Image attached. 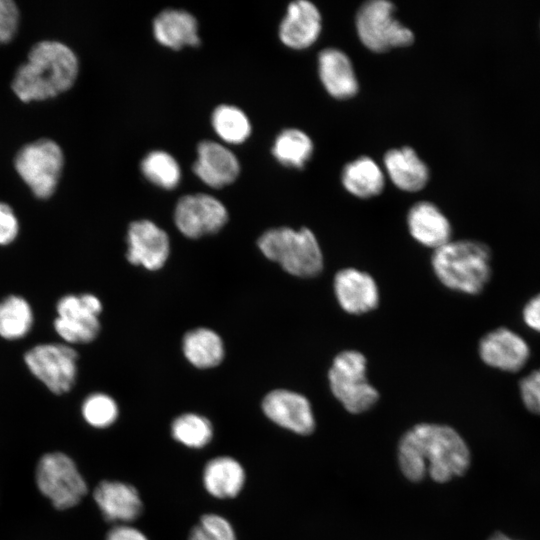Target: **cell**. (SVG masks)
<instances>
[{"instance_id": "obj_1", "label": "cell", "mask_w": 540, "mask_h": 540, "mask_svg": "<svg viewBox=\"0 0 540 540\" xmlns=\"http://www.w3.org/2000/svg\"><path fill=\"white\" fill-rule=\"evenodd\" d=\"M399 468L406 479L420 482L426 476L445 483L463 476L470 467L466 441L452 427L420 423L406 431L397 449Z\"/></svg>"}, {"instance_id": "obj_2", "label": "cell", "mask_w": 540, "mask_h": 540, "mask_svg": "<svg viewBox=\"0 0 540 540\" xmlns=\"http://www.w3.org/2000/svg\"><path fill=\"white\" fill-rule=\"evenodd\" d=\"M78 59L65 44L41 41L16 71L12 90L23 102L46 100L65 92L78 75Z\"/></svg>"}, {"instance_id": "obj_3", "label": "cell", "mask_w": 540, "mask_h": 540, "mask_svg": "<svg viewBox=\"0 0 540 540\" xmlns=\"http://www.w3.org/2000/svg\"><path fill=\"white\" fill-rule=\"evenodd\" d=\"M432 269L447 288L469 294H479L491 278V251L480 241H449L434 250Z\"/></svg>"}, {"instance_id": "obj_4", "label": "cell", "mask_w": 540, "mask_h": 540, "mask_svg": "<svg viewBox=\"0 0 540 540\" xmlns=\"http://www.w3.org/2000/svg\"><path fill=\"white\" fill-rule=\"evenodd\" d=\"M257 245L267 259L293 276L311 278L323 269L318 240L306 227L298 230L287 226L271 228L258 238Z\"/></svg>"}, {"instance_id": "obj_5", "label": "cell", "mask_w": 540, "mask_h": 540, "mask_svg": "<svg viewBox=\"0 0 540 540\" xmlns=\"http://www.w3.org/2000/svg\"><path fill=\"white\" fill-rule=\"evenodd\" d=\"M366 357L356 350L338 353L328 371L329 387L334 397L351 414H360L372 408L379 392L366 376Z\"/></svg>"}, {"instance_id": "obj_6", "label": "cell", "mask_w": 540, "mask_h": 540, "mask_svg": "<svg viewBox=\"0 0 540 540\" xmlns=\"http://www.w3.org/2000/svg\"><path fill=\"white\" fill-rule=\"evenodd\" d=\"M38 490L59 509L76 506L87 493V483L76 463L59 451L44 454L35 470Z\"/></svg>"}, {"instance_id": "obj_7", "label": "cell", "mask_w": 540, "mask_h": 540, "mask_svg": "<svg viewBox=\"0 0 540 540\" xmlns=\"http://www.w3.org/2000/svg\"><path fill=\"white\" fill-rule=\"evenodd\" d=\"M64 164L60 146L39 139L23 146L15 157V169L39 199L49 198L57 187Z\"/></svg>"}, {"instance_id": "obj_8", "label": "cell", "mask_w": 540, "mask_h": 540, "mask_svg": "<svg viewBox=\"0 0 540 540\" xmlns=\"http://www.w3.org/2000/svg\"><path fill=\"white\" fill-rule=\"evenodd\" d=\"M394 11V5L386 0L368 1L359 8L356 29L368 49L384 52L413 43V32L395 18Z\"/></svg>"}, {"instance_id": "obj_9", "label": "cell", "mask_w": 540, "mask_h": 540, "mask_svg": "<svg viewBox=\"0 0 540 540\" xmlns=\"http://www.w3.org/2000/svg\"><path fill=\"white\" fill-rule=\"evenodd\" d=\"M76 350L69 344L42 343L29 349L24 362L31 374L54 394L68 392L77 378Z\"/></svg>"}, {"instance_id": "obj_10", "label": "cell", "mask_w": 540, "mask_h": 540, "mask_svg": "<svg viewBox=\"0 0 540 540\" xmlns=\"http://www.w3.org/2000/svg\"><path fill=\"white\" fill-rule=\"evenodd\" d=\"M54 329L66 344L92 342L99 334L100 299L90 293L67 294L56 304Z\"/></svg>"}, {"instance_id": "obj_11", "label": "cell", "mask_w": 540, "mask_h": 540, "mask_svg": "<svg viewBox=\"0 0 540 540\" xmlns=\"http://www.w3.org/2000/svg\"><path fill=\"white\" fill-rule=\"evenodd\" d=\"M174 223L185 237L197 239L220 231L228 221L225 205L206 193L182 196L174 209Z\"/></svg>"}, {"instance_id": "obj_12", "label": "cell", "mask_w": 540, "mask_h": 540, "mask_svg": "<svg viewBox=\"0 0 540 540\" xmlns=\"http://www.w3.org/2000/svg\"><path fill=\"white\" fill-rule=\"evenodd\" d=\"M170 253L167 233L151 220L130 223L127 231V260L149 271L161 269Z\"/></svg>"}, {"instance_id": "obj_13", "label": "cell", "mask_w": 540, "mask_h": 540, "mask_svg": "<svg viewBox=\"0 0 540 540\" xmlns=\"http://www.w3.org/2000/svg\"><path fill=\"white\" fill-rule=\"evenodd\" d=\"M266 417L276 425L295 434L306 436L314 432L315 417L309 400L288 389L270 391L262 401Z\"/></svg>"}, {"instance_id": "obj_14", "label": "cell", "mask_w": 540, "mask_h": 540, "mask_svg": "<svg viewBox=\"0 0 540 540\" xmlns=\"http://www.w3.org/2000/svg\"><path fill=\"white\" fill-rule=\"evenodd\" d=\"M479 355L492 368L517 372L529 360L530 348L519 334L507 327H499L481 338Z\"/></svg>"}, {"instance_id": "obj_15", "label": "cell", "mask_w": 540, "mask_h": 540, "mask_svg": "<svg viewBox=\"0 0 540 540\" xmlns=\"http://www.w3.org/2000/svg\"><path fill=\"white\" fill-rule=\"evenodd\" d=\"M333 288L340 307L349 314H364L379 304V289L374 278L356 268L339 270L335 274Z\"/></svg>"}, {"instance_id": "obj_16", "label": "cell", "mask_w": 540, "mask_h": 540, "mask_svg": "<svg viewBox=\"0 0 540 540\" xmlns=\"http://www.w3.org/2000/svg\"><path fill=\"white\" fill-rule=\"evenodd\" d=\"M196 152L197 157L192 169L206 185L222 188L232 184L238 178L239 160L225 145L212 140H204L198 144Z\"/></svg>"}, {"instance_id": "obj_17", "label": "cell", "mask_w": 540, "mask_h": 540, "mask_svg": "<svg viewBox=\"0 0 540 540\" xmlns=\"http://www.w3.org/2000/svg\"><path fill=\"white\" fill-rule=\"evenodd\" d=\"M93 498L109 522L127 524L136 520L143 511L138 490L125 482L103 480L95 487Z\"/></svg>"}, {"instance_id": "obj_18", "label": "cell", "mask_w": 540, "mask_h": 540, "mask_svg": "<svg viewBox=\"0 0 540 540\" xmlns=\"http://www.w3.org/2000/svg\"><path fill=\"white\" fill-rule=\"evenodd\" d=\"M321 31V14L310 1L291 2L280 25L281 42L292 49H305L311 46Z\"/></svg>"}, {"instance_id": "obj_19", "label": "cell", "mask_w": 540, "mask_h": 540, "mask_svg": "<svg viewBox=\"0 0 540 540\" xmlns=\"http://www.w3.org/2000/svg\"><path fill=\"white\" fill-rule=\"evenodd\" d=\"M411 236L423 246L437 249L451 241V224L433 203L421 201L414 204L407 215Z\"/></svg>"}, {"instance_id": "obj_20", "label": "cell", "mask_w": 540, "mask_h": 540, "mask_svg": "<svg viewBox=\"0 0 540 540\" xmlns=\"http://www.w3.org/2000/svg\"><path fill=\"white\" fill-rule=\"evenodd\" d=\"M318 72L326 91L337 99L353 97L358 82L348 56L337 48H326L318 56Z\"/></svg>"}, {"instance_id": "obj_21", "label": "cell", "mask_w": 540, "mask_h": 540, "mask_svg": "<svg viewBox=\"0 0 540 540\" xmlns=\"http://www.w3.org/2000/svg\"><path fill=\"white\" fill-rule=\"evenodd\" d=\"M153 35L161 45L178 50L184 46H198V23L186 10L167 8L153 20Z\"/></svg>"}, {"instance_id": "obj_22", "label": "cell", "mask_w": 540, "mask_h": 540, "mask_svg": "<svg viewBox=\"0 0 540 540\" xmlns=\"http://www.w3.org/2000/svg\"><path fill=\"white\" fill-rule=\"evenodd\" d=\"M384 164L391 181L403 191L416 192L428 181V167L410 147L387 151Z\"/></svg>"}, {"instance_id": "obj_23", "label": "cell", "mask_w": 540, "mask_h": 540, "mask_svg": "<svg viewBox=\"0 0 540 540\" xmlns=\"http://www.w3.org/2000/svg\"><path fill=\"white\" fill-rule=\"evenodd\" d=\"M245 483L242 465L230 456H219L208 461L203 470V485L213 497H236Z\"/></svg>"}, {"instance_id": "obj_24", "label": "cell", "mask_w": 540, "mask_h": 540, "mask_svg": "<svg viewBox=\"0 0 540 540\" xmlns=\"http://www.w3.org/2000/svg\"><path fill=\"white\" fill-rule=\"evenodd\" d=\"M182 350L188 362L199 369L216 367L225 356L221 337L205 327L187 332L183 337Z\"/></svg>"}, {"instance_id": "obj_25", "label": "cell", "mask_w": 540, "mask_h": 540, "mask_svg": "<svg viewBox=\"0 0 540 540\" xmlns=\"http://www.w3.org/2000/svg\"><path fill=\"white\" fill-rule=\"evenodd\" d=\"M384 174L378 164L367 156L348 163L342 172V184L352 195L371 198L384 188Z\"/></svg>"}, {"instance_id": "obj_26", "label": "cell", "mask_w": 540, "mask_h": 540, "mask_svg": "<svg viewBox=\"0 0 540 540\" xmlns=\"http://www.w3.org/2000/svg\"><path fill=\"white\" fill-rule=\"evenodd\" d=\"M33 323V309L24 297L9 295L0 301L1 338L21 339L31 331Z\"/></svg>"}, {"instance_id": "obj_27", "label": "cell", "mask_w": 540, "mask_h": 540, "mask_svg": "<svg viewBox=\"0 0 540 540\" xmlns=\"http://www.w3.org/2000/svg\"><path fill=\"white\" fill-rule=\"evenodd\" d=\"M313 153V142L302 130L288 128L281 131L274 140L272 155L282 165L301 169Z\"/></svg>"}, {"instance_id": "obj_28", "label": "cell", "mask_w": 540, "mask_h": 540, "mask_svg": "<svg viewBox=\"0 0 540 540\" xmlns=\"http://www.w3.org/2000/svg\"><path fill=\"white\" fill-rule=\"evenodd\" d=\"M211 124L218 137L229 144L245 142L252 130L246 113L230 104H221L213 110Z\"/></svg>"}, {"instance_id": "obj_29", "label": "cell", "mask_w": 540, "mask_h": 540, "mask_svg": "<svg viewBox=\"0 0 540 540\" xmlns=\"http://www.w3.org/2000/svg\"><path fill=\"white\" fill-rule=\"evenodd\" d=\"M140 169L152 184L166 189H174L180 182L181 169L178 161L163 150H153L144 156Z\"/></svg>"}, {"instance_id": "obj_30", "label": "cell", "mask_w": 540, "mask_h": 540, "mask_svg": "<svg viewBox=\"0 0 540 540\" xmlns=\"http://www.w3.org/2000/svg\"><path fill=\"white\" fill-rule=\"evenodd\" d=\"M171 435L175 441L189 448H203L213 437L211 422L196 413H184L171 424Z\"/></svg>"}, {"instance_id": "obj_31", "label": "cell", "mask_w": 540, "mask_h": 540, "mask_svg": "<svg viewBox=\"0 0 540 540\" xmlns=\"http://www.w3.org/2000/svg\"><path fill=\"white\" fill-rule=\"evenodd\" d=\"M81 414L88 425L103 429L111 426L117 420L119 409L111 396L96 392L84 399Z\"/></svg>"}, {"instance_id": "obj_32", "label": "cell", "mask_w": 540, "mask_h": 540, "mask_svg": "<svg viewBox=\"0 0 540 540\" xmlns=\"http://www.w3.org/2000/svg\"><path fill=\"white\" fill-rule=\"evenodd\" d=\"M519 389L526 409L540 415V368L523 377L519 383Z\"/></svg>"}, {"instance_id": "obj_33", "label": "cell", "mask_w": 540, "mask_h": 540, "mask_svg": "<svg viewBox=\"0 0 540 540\" xmlns=\"http://www.w3.org/2000/svg\"><path fill=\"white\" fill-rule=\"evenodd\" d=\"M19 10L11 0H0V44L9 42L16 33Z\"/></svg>"}, {"instance_id": "obj_34", "label": "cell", "mask_w": 540, "mask_h": 540, "mask_svg": "<svg viewBox=\"0 0 540 540\" xmlns=\"http://www.w3.org/2000/svg\"><path fill=\"white\" fill-rule=\"evenodd\" d=\"M19 222L13 209L0 202V246L11 244L18 236Z\"/></svg>"}, {"instance_id": "obj_35", "label": "cell", "mask_w": 540, "mask_h": 540, "mask_svg": "<svg viewBox=\"0 0 540 540\" xmlns=\"http://www.w3.org/2000/svg\"><path fill=\"white\" fill-rule=\"evenodd\" d=\"M199 525L220 540H236V534L231 523L218 514H204L200 518Z\"/></svg>"}, {"instance_id": "obj_36", "label": "cell", "mask_w": 540, "mask_h": 540, "mask_svg": "<svg viewBox=\"0 0 540 540\" xmlns=\"http://www.w3.org/2000/svg\"><path fill=\"white\" fill-rule=\"evenodd\" d=\"M522 317L529 328L540 333V293L528 300L523 308Z\"/></svg>"}, {"instance_id": "obj_37", "label": "cell", "mask_w": 540, "mask_h": 540, "mask_svg": "<svg viewBox=\"0 0 540 540\" xmlns=\"http://www.w3.org/2000/svg\"><path fill=\"white\" fill-rule=\"evenodd\" d=\"M106 540H148V538L133 526L117 524L109 530Z\"/></svg>"}, {"instance_id": "obj_38", "label": "cell", "mask_w": 540, "mask_h": 540, "mask_svg": "<svg viewBox=\"0 0 540 540\" xmlns=\"http://www.w3.org/2000/svg\"><path fill=\"white\" fill-rule=\"evenodd\" d=\"M188 540H220L212 533L208 532L201 525L192 528Z\"/></svg>"}, {"instance_id": "obj_39", "label": "cell", "mask_w": 540, "mask_h": 540, "mask_svg": "<svg viewBox=\"0 0 540 540\" xmlns=\"http://www.w3.org/2000/svg\"><path fill=\"white\" fill-rule=\"evenodd\" d=\"M488 540H512V539H510L508 536H506L503 533L496 532L493 535H491Z\"/></svg>"}]
</instances>
